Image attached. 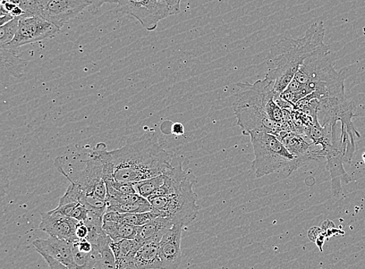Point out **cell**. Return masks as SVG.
Instances as JSON below:
<instances>
[{"instance_id": "obj_9", "label": "cell", "mask_w": 365, "mask_h": 269, "mask_svg": "<svg viewBox=\"0 0 365 269\" xmlns=\"http://www.w3.org/2000/svg\"><path fill=\"white\" fill-rule=\"evenodd\" d=\"M59 31L61 29L41 16L22 19H20L19 28L14 38L4 48L18 53L19 48L52 38L57 35Z\"/></svg>"}, {"instance_id": "obj_8", "label": "cell", "mask_w": 365, "mask_h": 269, "mask_svg": "<svg viewBox=\"0 0 365 269\" xmlns=\"http://www.w3.org/2000/svg\"><path fill=\"white\" fill-rule=\"evenodd\" d=\"M336 128L337 126L333 128L332 142L321 151L327 159V167L331 176L333 195L338 198L343 194L342 184L350 183L352 179L344 170V164H347V147L341 142V132L338 134Z\"/></svg>"}, {"instance_id": "obj_11", "label": "cell", "mask_w": 365, "mask_h": 269, "mask_svg": "<svg viewBox=\"0 0 365 269\" xmlns=\"http://www.w3.org/2000/svg\"><path fill=\"white\" fill-rule=\"evenodd\" d=\"M39 229L54 237L71 243L79 241L76 236V226L79 221L63 215L55 209L47 213H41Z\"/></svg>"}, {"instance_id": "obj_16", "label": "cell", "mask_w": 365, "mask_h": 269, "mask_svg": "<svg viewBox=\"0 0 365 269\" xmlns=\"http://www.w3.org/2000/svg\"><path fill=\"white\" fill-rule=\"evenodd\" d=\"M143 246V243L135 239H125L112 242L110 247H111L115 256L116 269H125Z\"/></svg>"}, {"instance_id": "obj_27", "label": "cell", "mask_w": 365, "mask_h": 269, "mask_svg": "<svg viewBox=\"0 0 365 269\" xmlns=\"http://www.w3.org/2000/svg\"><path fill=\"white\" fill-rule=\"evenodd\" d=\"M88 1L91 4L88 8V11L93 14H97L101 6L106 4H117V0H88Z\"/></svg>"}, {"instance_id": "obj_14", "label": "cell", "mask_w": 365, "mask_h": 269, "mask_svg": "<svg viewBox=\"0 0 365 269\" xmlns=\"http://www.w3.org/2000/svg\"><path fill=\"white\" fill-rule=\"evenodd\" d=\"M173 223L164 216H158L155 220L138 226V231L135 240L144 243L150 242L160 243L164 235L173 228Z\"/></svg>"}, {"instance_id": "obj_18", "label": "cell", "mask_w": 365, "mask_h": 269, "mask_svg": "<svg viewBox=\"0 0 365 269\" xmlns=\"http://www.w3.org/2000/svg\"><path fill=\"white\" fill-rule=\"evenodd\" d=\"M25 64L26 62L19 56L18 53L1 47V67L4 79H9L12 77L19 78Z\"/></svg>"}, {"instance_id": "obj_28", "label": "cell", "mask_w": 365, "mask_h": 269, "mask_svg": "<svg viewBox=\"0 0 365 269\" xmlns=\"http://www.w3.org/2000/svg\"><path fill=\"white\" fill-rule=\"evenodd\" d=\"M44 258L50 269H72L64 264L59 263L58 260L50 257L46 254H40Z\"/></svg>"}, {"instance_id": "obj_20", "label": "cell", "mask_w": 365, "mask_h": 269, "mask_svg": "<svg viewBox=\"0 0 365 269\" xmlns=\"http://www.w3.org/2000/svg\"><path fill=\"white\" fill-rule=\"evenodd\" d=\"M107 211L118 213H144L151 211L153 209L150 203L144 204H125L118 203V201L107 198Z\"/></svg>"}, {"instance_id": "obj_21", "label": "cell", "mask_w": 365, "mask_h": 269, "mask_svg": "<svg viewBox=\"0 0 365 269\" xmlns=\"http://www.w3.org/2000/svg\"><path fill=\"white\" fill-rule=\"evenodd\" d=\"M165 182V175L133 184L135 191L141 197L148 199Z\"/></svg>"}, {"instance_id": "obj_5", "label": "cell", "mask_w": 365, "mask_h": 269, "mask_svg": "<svg viewBox=\"0 0 365 269\" xmlns=\"http://www.w3.org/2000/svg\"><path fill=\"white\" fill-rule=\"evenodd\" d=\"M197 178L192 174L183 186L171 194L150 197L148 200L153 209L157 210L161 216L171 221L173 224L189 226L196 220L200 211L197 204L198 196L193 187Z\"/></svg>"}, {"instance_id": "obj_2", "label": "cell", "mask_w": 365, "mask_h": 269, "mask_svg": "<svg viewBox=\"0 0 365 269\" xmlns=\"http://www.w3.org/2000/svg\"><path fill=\"white\" fill-rule=\"evenodd\" d=\"M324 23L311 25L302 38H284L272 46L267 57V73L265 78L274 82V90L282 94L289 86L302 65L309 57L325 48Z\"/></svg>"}, {"instance_id": "obj_34", "label": "cell", "mask_w": 365, "mask_h": 269, "mask_svg": "<svg viewBox=\"0 0 365 269\" xmlns=\"http://www.w3.org/2000/svg\"><path fill=\"white\" fill-rule=\"evenodd\" d=\"M8 1L18 6H19L21 3V0H8Z\"/></svg>"}, {"instance_id": "obj_13", "label": "cell", "mask_w": 365, "mask_h": 269, "mask_svg": "<svg viewBox=\"0 0 365 269\" xmlns=\"http://www.w3.org/2000/svg\"><path fill=\"white\" fill-rule=\"evenodd\" d=\"M33 246L39 254H46L72 269H76L73 254V243L49 237L48 239L36 240L33 242Z\"/></svg>"}, {"instance_id": "obj_7", "label": "cell", "mask_w": 365, "mask_h": 269, "mask_svg": "<svg viewBox=\"0 0 365 269\" xmlns=\"http://www.w3.org/2000/svg\"><path fill=\"white\" fill-rule=\"evenodd\" d=\"M116 4L118 12L133 16L148 31L170 16L165 0H117Z\"/></svg>"}, {"instance_id": "obj_6", "label": "cell", "mask_w": 365, "mask_h": 269, "mask_svg": "<svg viewBox=\"0 0 365 269\" xmlns=\"http://www.w3.org/2000/svg\"><path fill=\"white\" fill-rule=\"evenodd\" d=\"M84 167L80 171L66 172L58 170L71 183L78 184L87 195H94L106 201L107 187L104 180V163L95 148L88 154V158L83 161Z\"/></svg>"}, {"instance_id": "obj_24", "label": "cell", "mask_w": 365, "mask_h": 269, "mask_svg": "<svg viewBox=\"0 0 365 269\" xmlns=\"http://www.w3.org/2000/svg\"><path fill=\"white\" fill-rule=\"evenodd\" d=\"M19 6L24 11V15L22 16V19L40 16L39 0H21V3Z\"/></svg>"}, {"instance_id": "obj_30", "label": "cell", "mask_w": 365, "mask_h": 269, "mask_svg": "<svg viewBox=\"0 0 365 269\" xmlns=\"http://www.w3.org/2000/svg\"><path fill=\"white\" fill-rule=\"evenodd\" d=\"M170 16L176 15L181 12L182 0H165Z\"/></svg>"}, {"instance_id": "obj_1", "label": "cell", "mask_w": 365, "mask_h": 269, "mask_svg": "<svg viewBox=\"0 0 365 269\" xmlns=\"http://www.w3.org/2000/svg\"><path fill=\"white\" fill-rule=\"evenodd\" d=\"M115 181L135 184L165 174L172 169L174 154L160 144L157 134L148 132L121 148L110 151Z\"/></svg>"}, {"instance_id": "obj_10", "label": "cell", "mask_w": 365, "mask_h": 269, "mask_svg": "<svg viewBox=\"0 0 365 269\" xmlns=\"http://www.w3.org/2000/svg\"><path fill=\"white\" fill-rule=\"evenodd\" d=\"M91 5L88 0H39L40 16L61 29Z\"/></svg>"}, {"instance_id": "obj_32", "label": "cell", "mask_w": 365, "mask_h": 269, "mask_svg": "<svg viewBox=\"0 0 365 269\" xmlns=\"http://www.w3.org/2000/svg\"><path fill=\"white\" fill-rule=\"evenodd\" d=\"M171 132L175 136H182L185 133L184 125L181 122H175L172 126Z\"/></svg>"}, {"instance_id": "obj_15", "label": "cell", "mask_w": 365, "mask_h": 269, "mask_svg": "<svg viewBox=\"0 0 365 269\" xmlns=\"http://www.w3.org/2000/svg\"><path fill=\"white\" fill-rule=\"evenodd\" d=\"M125 269H161L159 243H144Z\"/></svg>"}, {"instance_id": "obj_3", "label": "cell", "mask_w": 365, "mask_h": 269, "mask_svg": "<svg viewBox=\"0 0 365 269\" xmlns=\"http://www.w3.org/2000/svg\"><path fill=\"white\" fill-rule=\"evenodd\" d=\"M335 62V54L328 46L309 57L285 90L287 100L295 106L321 84L344 79V75L336 70Z\"/></svg>"}, {"instance_id": "obj_33", "label": "cell", "mask_w": 365, "mask_h": 269, "mask_svg": "<svg viewBox=\"0 0 365 269\" xmlns=\"http://www.w3.org/2000/svg\"><path fill=\"white\" fill-rule=\"evenodd\" d=\"M14 19L13 18V16L11 14H0V25H1V26H3V25L6 24V23L11 21Z\"/></svg>"}, {"instance_id": "obj_17", "label": "cell", "mask_w": 365, "mask_h": 269, "mask_svg": "<svg viewBox=\"0 0 365 269\" xmlns=\"http://www.w3.org/2000/svg\"><path fill=\"white\" fill-rule=\"evenodd\" d=\"M160 214L157 210L153 209L151 211L144 213H118L106 212L104 221L122 223L133 226H141L155 220Z\"/></svg>"}, {"instance_id": "obj_4", "label": "cell", "mask_w": 365, "mask_h": 269, "mask_svg": "<svg viewBox=\"0 0 365 269\" xmlns=\"http://www.w3.org/2000/svg\"><path fill=\"white\" fill-rule=\"evenodd\" d=\"M254 150L252 168L259 179L279 171L292 174L302 167L297 159L274 134L252 132L249 134Z\"/></svg>"}, {"instance_id": "obj_22", "label": "cell", "mask_w": 365, "mask_h": 269, "mask_svg": "<svg viewBox=\"0 0 365 269\" xmlns=\"http://www.w3.org/2000/svg\"><path fill=\"white\" fill-rule=\"evenodd\" d=\"M20 19H14L0 27V46L4 47L14 38L19 28Z\"/></svg>"}, {"instance_id": "obj_31", "label": "cell", "mask_w": 365, "mask_h": 269, "mask_svg": "<svg viewBox=\"0 0 365 269\" xmlns=\"http://www.w3.org/2000/svg\"><path fill=\"white\" fill-rule=\"evenodd\" d=\"M322 232L324 231H322L321 228L313 226V228H311L308 231V237L311 241L316 242Z\"/></svg>"}, {"instance_id": "obj_19", "label": "cell", "mask_w": 365, "mask_h": 269, "mask_svg": "<svg viewBox=\"0 0 365 269\" xmlns=\"http://www.w3.org/2000/svg\"><path fill=\"white\" fill-rule=\"evenodd\" d=\"M103 228L113 242L125 239H135L138 231V226L108 221H103Z\"/></svg>"}, {"instance_id": "obj_25", "label": "cell", "mask_w": 365, "mask_h": 269, "mask_svg": "<svg viewBox=\"0 0 365 269\" xmlns=\"http://www.w3.org/2000/svg\"><path fill=\"white\" fill-rule=\"evenodd\" d=\"M321 228L326 234L327 240L336 236V235H344L345 233V232L341 229L336 228L335 223L329 220L325 221L322 223Z\"/></svg>"}, {"instance_id": "obj_29", "label": "cell", "mask_w": 365, "mask_h": 269, "mask_svg": "<svg viewBox=\"0 0 365 269\" xmlns=\"http://www.w3.org/2000/svg\"><path fill=\"white\" fill-rule=\"evenodd\" d=\"M88 226L83 222H78L76 229V236L78 240L88 239L89 236Z\"/></svg>"}, {"instance_id": "obj_23", "label": "cell", "mask_w": 365, "mask_h": 269, "mask_svg": "<svg viewBox=\"0 0 365 269\" xmlns=\"http://www.w3.org/2000/svg\"><path fill=\"white\" fill-rule=\"evenodd\" d=\"M83 191L74 183H71L63 197L59 199L58 206L79 203Z\"/></svg>"}, {"instance_id": "obj_35", "label": "cell", "mask_w": 365, "mask_h": 269, "mask_svg": "<svg viewBox=\"0 0 365 269\" xmlns=\"http://www.w3.org/2000/svg\"><path fill=\"white\" fill-rule=\"evenodd\" d=\"M362 159H363V162H364V163L365 164V152L362 155Z\"/></svg>"}, {"instance_id": "obj_26", "label": "cell", "mask_w": 365, "mask_h": 269, "mask_svg": "<svg viewBox=\"0 0 365 269\" xmlns=\"http://www.w3.org/2000/svg\"><path fill=\"white\" fill-rule=\"evenodd\" d=\"M88 213L89 210L84 206L79 204L73 210L71 217L79 222H85L88 218Z\"/></svg>"}, {"instance_id": "obj_12", "label": "cell", "mask_w": 365, "mask_h": 269, "mask_svg": "<svg viewBox=\"0 0 365 269\" xmlns=\"http://www.w3.org/2000/svg\"><path fill=\"white\" fill-rule=\"evenodd\" d=\"M184 226L174 224L159 243L161 269H178L182 263L181 243Z\"/></svg>"}]
</instances>
